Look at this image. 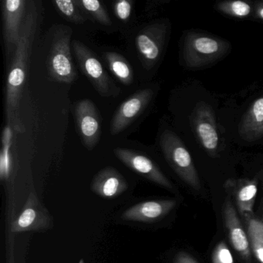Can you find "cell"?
I'll use <instances>...</instances> for the list:
<instances>
[{"label":"cell","instance_id":"cell-5","mask_svg":"<svg viewBox=\"0 0 263 263\" xmlns=\"http://www.w3.org/2000/svg\"><path fill=\"white\" fill-rule=\"evenodd\" d=\"M71 47L80 69L97 92L104 98L118 96L121 89L111 81L93 51L84 43L77 40L72 42Z\"/></svg>","mask_w":263,"mask_h":263},{"label":"cell","instance_id":"cell-18","mask_svg":"<svg viewBox=\"0 0 263 263\" xmlns=\"http://www.w3.org/2000/svg\"><path fill=\"white\" fill-rule=\"evenodd\" d=\"M250 242L252 256L258 263H263V221L255 214L242 217Z\"/></svg>","mask_w":263,"mask_h":263},{"label":"cell","instance_id":"cell-24","mask_svg":"<svg viewBox=\"0 0 263 263\" xmlns=\"http://www.w3.org/2000/svg\"><path fill=\"white\" fill-rule=\"evenodd\" d=\"M212 263H235L233 256L227 244L224 241H219L212 252Z\"/></svg>","mask_w":263,"mask_h":263},{"label":"cell","instance_id":"cell-6","mask_svg":"<svg viewBox=\"0 0 263 263\" xmlns=\"http://www.w3.org/2000/svg\"><path fill=\"white\" fill-rule=\"evenodd\" d=\"M54 221L51 214L43 205L36 194L30 192L19 216L12 223L14 233L45 232L53 229Z\"/></svg>","mask_w":263,"mask_h":263},{"label":"cell","instance_id":"cell-20","mask_svg":"<svg viewBox=\"0 0 263 263\" xmlns=\"http://www.w3.org/2000/svg\"><path fill=\"white\" fill-rule=\"evenodd\" d=\"M13 127L7 124L2 134V149L0 153V179L7 181L12 172L11 147L13 140Z\"/></svg>","mask_w":263,"mask_h":263},{"label":"cell","instance_id":"cell-7","mask_svg":"<svg viewBox=\"0 0 263 263\" xmlns=\"http://www.w3.org/2000/svg\"><path fill=\"white\" fill-rule=\"evenodd\" d=\"M167 34V24L160 21L146 26L137 35L135 45L146 68H152L161 59Z\"/></svg>","mask_w":263,"mask_h":263},{"label":"cell","instance_id":"cell-17","mask_svg":"<svg viewBox=\"0 0 263 263\" xmlns=\"http://www.w3.org/2000/svg\"><path fill=\"white\" fill-rule=\"evenodd\" d=\"M238 134L245 141H254L263 137V97L255 100L238 126Z\"/></svg>","mask_w":263,"mask_h":263},{"label":"cell","instance_id":"cell-25","mask_svg":"<svg viewBox=\"0 0 263 263\" xmlns=\"http://www.w3.org/2000/svg\"><path fill=\"white\" fill-rule=\"evenodd\" d=\"M115 16L122 22H126L130 17L132 11V2L129 0H119L114 6Z\"/></svg>","mask_w":263,"mask_h":263},{"label":"cell","instance_id":"cell-9","mask_svg":"<svg viewBox=\"0 0 263 263\" xmlns=\"http://www.w3.org/2000/svg\"><path fill=\"white\" fill-rule=\"evenodd\" d=\"M114 154L124 165L136 173L171 192H175V187L158 166L150 158L140 152L130 149L116 147Z\"/></svg>","mask_w":263,"mask_h":263},{"label":"cell","instance_id":"cell-1","mask_svg":"<svg viewBox=\"0 0 263 263\" xmlns=\"http://www.w3.org/2000/svg\"><path fill=\"white\" fill-rule=\"evenodd\" d=\"M38 10L35 2H29L21 37L15 50L14 58L7 81L5 112L7 124L15 132L24 133L25 127L21 116V103L25 85L29 60L38 28Z\"/></svg>","mask_w":263,"mask_h":263},{"label":"cell","instance_id":"cell-13","mask_svg":"<svg viewBox=\"0 0 263 263\" xmlns=\"http://www.w3.org/2000/svg\"><path fill=\"white\" fill-rule=\"evenodd\" d=\"M28 3L26 0H4L2 12L4 39L6 46L16 47L23 24L27 15Z\"/></svg>","mask_w":263,"mask_h":263},{"label":"cell","instance_id":"cell-15","mask_svg":"<svg viewBox=\"0 0 263 263\" xmlns=\"http://www.w3.org/2000/svg\"><path fill=\"white\" fill-rule=\"evenodd\" d=\"M128 189L124 175L113 167H106L98 172L90 183V190L98 196L112 199L122 195Z\"/></svg>","mask_w":263,"mask_h":263},{"label":"cell","instance_id":"cell-16","mask_svg":"<svg viewBox=\"0 0 263 263\" xmlns=\"http://www.w3.org/2000/svg\"><path fill=\"white\" fill-rule=\"evenodd\" d=\"M226 187L232 192L241 216L254 214V204L258 192L257 180H232L226 182Z\"/></svg>","mask_w":263,"mask_h":263},{"label":"cell","instance_id":"cell-19","mask_svg":"<svg viewBox=\"0 0 263 263\" xmlns=\"http://www.w3.org/2000/svg\"><path fill=\"white\" fill-rule=\"evenodd\" d=\"M103 57L109 70L119 82L126 86L130 85L133 83L134 74L132 66L122 55L115 52H107L104 53Z\"/></svg>","mask_w":263,"mask_h":263},{"label":"cell","instance_id":"cell-12","mask_svg":"<svg viewBox=\"0 0 263 263\" xmlns=\"http://www.w3.org/2000/svg\"><path fill=\"white\" fill-rule=\"evenodd\" d=\"M223 218L228 236L242 263H252V253L247 232L245 230L230 195L223 205Z\"/></svg>","mask_w":263,"mask_h":263},{"label":"cell","instance_id":"cell-10","mask_svg":"<svg viewBox=\"0 0 263 263\" xmlns=\"http://www.w3.org/2000/svg\"><path fill=\"white\" fill-rule=\"evenodd\" d=\"M154 93L152 89H143L125 100L118 107L110 121V135L115 136L124 132L147 108Z\"/></svg>","mask_w":263,"mask_h":263},{"label":"cell","instance_id":"cell-14","mask_svg":"<svg viewBox=\"0 0 263 263\" xmlns=\"http://www.w3.org/2000/svg\"><path fill=\"white\" fill-rule=\"evenodd\" d=\"M177 204L175 199L148 200L141 201L124 211L121 218L136 222H154L168 215Z\"/></svg>","mask_w":263,"mask_h":263},{"label":"cell","instance_id":"cell-29","mask_svg":"<svg viewBox=\"0 0 263 263\" xmlns=\"http://www.w3.org/2000/svg\"><path fill=\"white\" fill-rule=\"evenodd\" d=\"M79 263H85V262H84V260L83 259V258H82V259L80 260Z\"/></svg>","mask_w":263,"mask_h":263},{"label":"cell","instance_id":"cell-21","mask_svg":"<svg viewBox=\"0 0 263 263\" xmlns=\"http://www.w3.org/2000/svg\"><path fill=\"white\" fill-rule=\"evenodd\" d=\"M53 4L59 14L69 22L83 24L87 21V15L77 0H54Z\"/></svg>","mask_w":263,"mask_h":263},{"label":"cell","instance_id":"cell-11","mask_svg":"<svg viewBox=\"0 0 263 263\" xmlns=\"http://www.w3.org/2000/svg\"><path fill=\"white\" fill-rule=\"evenodd\" d=\"M75 119L83 144L93 150L101 139V118L95 103L90 100L78 101L75 105Z\"/></svg>","mask_w":263,"mask_h":263},{"label":"cell","instance_id":"cell-4","mask_svg":"<svg viewBox=\"0 0 263 263\" xmlns=\"http://www.w3.org/2000/svg\"><path fill=\"white\" fill-rule=\"evenodd\" d=\"M160 145L166 161L184 183L196 191L201 189V181L190 153L179 137L171 132H163Z\"/></svg>","mask_w":263,"mask_h":263},{"label":"cell","instance_id":"cell-26","mask_svg":"<svg viewBox=\"0 0 263 263\" xmlns=\"http://www.w3.org/2000/svg\"><path fill=\"white\" fill-rule=\"evenodd\" d=\"M174 263H198L194 257L186 252H179L175 257Z\"/></svg>","mask_w":263,"mask_h":263},{"label":"cell","instance_id":"cell-3","mask_svg":"<svg viewBox=\"0 0 263 263\" xmlns=\"http://www.w3.org/2000/svg\"><path fill=\"white\" fill-rule=\"evenodd\" d=\"M72 29L60 27L55 31L47 57L49 76L57 82L71 84L77 78V71L71 55Z\"/></svg>","mask_w":263,"mask_h":263},{"label":"cell","instance_id":"cell-22","mask_svg":"<svg viewBox=\"0 0 263 263\" xmlns=\"http://www.w3.org/2000/svg\"><path fill=\"white\" fill-rule=\"evenodd\" d=\"M86 15L104 26H111L112 21L102 3L98 0H77Z\"/></svg>","mask_w":263,"mask_h":263},{"label":"cell","instance_id":"cell-28","mask_svg":"<svg viewBox=\"0 0 263 263\" xmlns=\"http://www.w3.org/2000/svg\"><path fill=\"white\" fill-rule=\"evenodd\" d=\"M260 212H261V219L263 221V197L261 198V204H260Z\"/></svg>","mask_w":263,"mask_h":263},{"label":"cell","instance_id":"cell-8","mask_svg":"<svg viewBox=\"0 0 263 263\" xmlns=\"http://www.w3.org/2000/svg\"><path fill=\"white\" fill-rule=\"evenodd\" d=\"M191 125L204 150L215 155L219 145V135L213 109L203 101L197 103L190 116Z\"/></svg>","mask_w":263,"mask_h":263},{"label":"cell","instance_id":"cell-2","mask_svg":"<svg viewBox=\"0 0 263 263\" xmlns=\"http://www.w3.org/2000/svg\"><path fill=\"white\" fill-rule=\"evenodd\" d=\"M230 44L216 36L187 33L183 46V60L189 69H200L216 62L229 51Z\"/></svg>","mask_w":263,"mask_h":263},{"label":"cell","instance_id":"cell-27","mask_svg":"<svg viewBox=\"0 0 263 263\" xmlns=\"http://www.w3.org/2000/svg\"><path fill=\"white\" fill-rule=\"evenodd\" d=\"M256 16L261 20H263V2L258 3L255 8Z\"/></svg>","mask_w":263,"mask_h":263},{"label":"cell","instance_id":"cell-23","mask_svg":"<svg viewBox=\"0 0 263 263\" xmlns=\"http://www.w3.org/2000/svg\"><path fill=\"white\" fill-rule=\"evenodd\" d=\"M216 8L224 14L238 18L246 17L252 12V6L240 0L218 3Z\"/></svg>","mask_w":263,"mask_h":263}]
</instances>
